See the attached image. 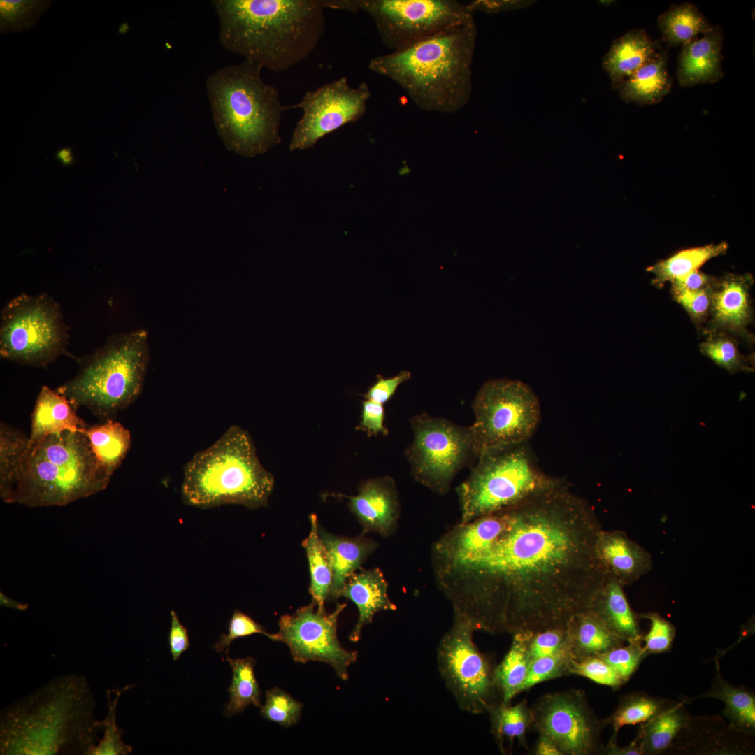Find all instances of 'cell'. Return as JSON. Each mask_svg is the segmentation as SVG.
<instances>
[{
  "mask_svg": "<svg viewBox=\"0 0 755 755\" xmlns=\"http://www.w3.org/2000/svg\"><path fill=\"white\" fill-rule=\"evenodd\" d=\"M594 508L556 478L477 519L456 565L433 570L453 613L492 635L566 626L609 577L595 550Z\"/></svg>",
  "mask_w": 755,
  "mask_h": 755,
  "instance_id": "cell-1",
  "label": "cell"
},
{
  "mask_svg": "<svg viewBox=\"0 0 755 755\" xmlns=\"http://www.w3.org/2000/svg\"><path fill=\"white\" fill-rule=\"evenodd\" d=\"M226 50L273 72L305 60L325 32L321 0H213Z\"/></svg>",
  "mask_w": 755,
  "mask_h": 755,
  "instance_id": "cell-2",
  "label": "cell"
},
{
  "mask_svg": "<svg viewBox=\"0 0 755 755\" xmlns=\"http://www.w3.org/2000/svg\"><path fill=\"white\" fill-rule=\"evenodd\" d=\"M87 680L66 675L3 710L1 754H92L101 731Z\"/></svg>",
  "mask_w": 755,
  "mask_h": 755,
  "instance_id": "cell-3",
  "label": "cell"
},
{
  "mask_svg": "<svg viewBox=\"0 0 755 755\" xmlns=\"http://www.w3.org/2000/svg\"><path fill=\"white\" fill-rule=\"evenodd\" d=\"M477 36L473 18L376 56L368 66L397 84L419 108L454 113L463 108L471 97Z\"/></svg>",
  "mask_w": 755,
  "mask_h": 755,
  "instance_id": "cell-4",
  "label": "cell"
},
{
  "mask_svg": "<svg viewBox=\"0 0 755 755\" xmlns=\"http://www.w3.org/2000/svg\"><path fill=\"white\" fill-rule=\"evenodd\" d=\"M262 69L244 59L217 69L206 81L217 134L227 150L246 157L262 154L281 141L286 106L278 89L262 79Z\"/></svg>",
  "mask_w": 755,
  "mask_h": 755,
  "instance_id": "cell-5",
  "label": "cell"
},
{
  "mask_svg": "<svg viewBox=\"0 0 755 755\" xmlns=\"http://www.w3.org/2000/svg\"><path fill=\"white\" fill-rule=\"evenodd\" d=\"M274 485L248 431L233 425L184 466L181 495L185 504L201 509L229 504L257 509L267 505Z\"/></svg>",
  "mask_w": 755,
  "mask_h": 755,
  "instance_id": "cell-6",
  "label": "cell"
},
{
  "mask_svg": "<svg viewBox=\"0 0 755 755\" xmlns=\"http://www.w3.org/2000/svg\"><path fill=\"white\" fill-rule=\"evenodd\" d=\"M110 478L85 435L64 431L29 448L14 484L2 500L28 507L64 506L104 490Z\"/></svg>",
  "mask_w": 755,
  "mask_h": 755,
  "instance_id": "cell-7",
  "label": "cell"
},
{
  "mask_svg": "<svg viewBox=\"0 0 755 755\" xmlns=\"http://www.w3.org/2000/svg\"><path fill=\"white\" fill-rule=\"evenodd\" d=\"M148 334L140 329L110 336L106 344L80 358V369L56 389L76 410L87 407L110 419L142 391L149 364Z\"/></svg>",
  "mask_w": 755,
  "mask_h": 755,
  "instance_id": "cell-8",
  "label": "cell"
},
{
  "mask_svg": "<svg viewBox=\"0 0 755 755\" xmlns=\"http://www.w3.org/2000/svg\"><path fill=\"white\" fill-rule=\"evenodd\" d=\"M476 459L456 488L461 524L512 506L556 479L540 468L527 443L491 449Z\"/></svg>",
  "mask_w": 755,
  "mask_h": 755,
  "instance_id": "cell-9",
  "label": "cell"
},
{
  "mask_svg": "<svg viewBox=\"0 0 755 755\" xmlns=\"http://www.w3.org/2000/svg\"><path fill=\"white\" fill-rule=\"evenodd\" d=\"M68 342V327L59 305L45 293L18 295L1 310V359L45 366L66 354Z\"/></svg>",
  "mask_w": 755,
  "mask_h": 755,
  "instance_id": "cell-10",
  "label": "cell"
},
{
  "mask_svg": "<svg viewBox=\"0 0 755 755\" xmlns=\"http://www.w3.org/2000/svg\"><path fill=\"white\" fill-rule=\"evenodd\" d=\"M470 426L476 456L483 452L527 443L540 421L539 400L526 384L517 380L486 382L472 403Z\"/></svg>",
  "mask_w": 755,
  "mask_h": 755,
  "instance_id": "cell-11",
  "label": "cell"
},
{
  "mask_svg": "<svg viewBox=\"0 0 755 755\" xmlns=\"http://www.w3.org/2000/svg\"><path fill=\"white\" fill-rule=\"evenodd\" d=\"M476 631L468 619L453 613L452 625L437 648L438 670L447 689L461 710L475 714L502 702L494 677L496 666L475 644Z\"/></svg>",
  "mask_w": 755,
  "mask_h": 755,
  "instance_id": "cell-12",
  "label": "cell"
},
{
  "mask_svg": "<svg viewBox=\"0 0 755 755\" xmlns=\"http://www.w3.org/2000/svg\"><path fill=\"white\" fill-rule=\"evenodd\" d=\"M413 439L405 451L413 477L433 492L446 494L457 473L477 459L468 426L426 413L410 420Z\"/></svg>",
  "mask_w": 755,
  "mask_h": 755,
  "instance_id": "cell-13",
  "label": "cell"
},
{
  "mask_svg": "<svg viewBox=\"0 0 755 755\" xmlns=\"http://www.w3.org/2000/svg\"><path fill=\"white\" fill-rule=\"evenodd\" d=\"M373 20L391 51L474 18L466 3L455 0H355Z\"/></svg>",
  "mask_w": 755,
  "mask_h": 755,
  "instance_id": "cell-14",
  "label": "cell"
},
{
  "mask_svg": "<svg viewBox=\"0 0 755 755\" xmlns=\"http://www.w3.org/2000/svg\"><path fill=\"white\" fill-rule=\"evenodd\" d=\"M533 722L540 735L550 739L563 755L602 754V730L605 726L591 708L582 690L549 693L531 707Z\"/></svg>",
  "mask_w": 755,
  "mask_h": 755,
  "instance_id": "cell-15",
  "label": "cell"
},
{
  "mask_svg": "<svg viewBox=\"0 0 755 755\" xmlns=\"http://www.w3.org/2000/svg\"><path fill=\"white\" fill-rule=\"evenodd\" d=\"M371 94L367 83L357 87L345 76L308 91L298 103L286 109H301L289 142L291 151L303 150L338 128L356 122L365 113Z\"/></svg>",
  "mask_w": 755,
  "mask_h": 755,
  "instance_id": "cell-16",
  "label": "cell"
},
{
  "mask_svg": "<svg viewBox=\"0 0 755 755\" xmlns=\"http://www.w3.org/2000/svg\"><path fill=\"white\" fill-rule=\"evenodd\" d=\"M345 607L346 603H338L333 612L327 613L312 601L292 614L281 616L278 642L288 646L294 661L326 663L339 678L347 680L349 667L357 661L358 653L344 649L338 639V619Z\"/></svg>",
  "mask_w": 755,
  "mask_h": 755,
  "instance_id": "cell-17",
  "label": "cell"
},
{
  "mask_svg": "<svg viewBox=\"0 0 755 755\" xmlns=\"http://www.w3.org/2000/svg\"><path fill=\"white\" fill-rule=\"evenodd\" d=\"M753 282L749 273H728L716 279L705 333L725 332L747 339L752 337L747 326L752 320L749 289Z\"/></svg>",
  "mask_w": 755,
  "mask_h": 755,
  "instance_id": "cell-18",
  "label": "cell"
},
{
  "mask_svg": "<svg viewBox=\"0 0 755 755\" xmlns=\"http://www.w3.org/2000/svg\"><path fill=\"white\" fill-rule=\"evenodd\" d=\"M340 496L347 498L350 511L362 527V534L374 531L388 537L395 532L400 516V501L392 478L384 476L364 480L359 486L357 495Z\"/></svg>",
  "mask_w": 755,
  "mask_h": 755,
  "instance_id": "cell-19",
  "label": "cell"
},
{
  "mask_svg": "<svg viewBox=\"0 0 755 755\" xmlns=\"http://www.w3.org/2000/svg\"><path fill=\"white\" fill-rule=\"evenodd\" d=\"M745 736L733 731L720 717H691L669 749L680 754H752L754 747Z\"/></svg>",
  "mask_w": 755,
  "mask_h": 755,
  "instance_id": "cell-20",
  "label": "cell"
},
{
  "mask_svg": "<svg viewBox=\"0 0 755 755\" xmlns=\"http://www.w3.org/2000/svg\"><path fill=\"white\" fill-rule=\"evenodd\" d=\"M595 550L608 577L624 587L633 584L652 568L651 554L620 530L602 529Z\"/></svg>",
  "mask_w": 755,
  "mask_h": 755,
  "instance_id": "cell-21",
  "label": "cell"
},
{
  "mask_svg": "<svg viewBox=\"0 0 755 755\" xmlns=\"http://www.w3.org/2000/svg\"><path fill=\"white\" fill-rule=\"evenodd\" d=\"M723 31L719 25L682 45L677 77L682 87L714 83L724 77L721 68Z\"/></svg>",
  "mask_w": 755,
  "mask_h": 755,
  "instance_id": "cell-22",
  "label": "cell"
},
{
  "mask_svg": "<svg viewBox=\"0 0 755 755\" xmlns=\"http://www.w3.org/2000/svg\"><path fill=\"white\" fill-rule=\"evenodd\" d=\"M340 597L352 601L359 611L358 620L349 635L353 642L360 640L363 628L372 622L377 612L397 609L389 598L387 582L378 568H361L352 574L340 592Z\"/></svg>",
  "mask_w": 755,
  "mask_h": 755,
  "instance_id": "cell-23",
  "label": "cell"
},
{
  "mask_svg": "<svg viewBox=\"0 0 755 755\" xmlns=\"http://www.w3.org/2000/svg\"><path fill=\"white\" fill-rule=\"evenodd\" d=\"M661 50L659 41L652 39L643 29H631L613 41L602 60L612 87L618 90L626 80Z\"/></svg>",
  "mask_w": 755,
  "mask_h": 755,
  "instance_id": "cell-24",
  "label": "cell"
},
{
  "mask_svg": "<svg viewBox=\"0 0 755 755\" xmlns=\"http://www.w3.org/2000/svg\"><path fill=\"white\" fill-rule=\"evenodd\" d=\"M76 410L65 396L43 386L31 416L29 448L52 434L64 431L83 433L88 425L77 415Z\"/></svg>",
  "mask_w": 755,
  "mask_h": 755,
  "instance_id": "cell-25",
  "label": "cell"
},
{
  "mask_svg": "<svg viewBox=\"0 0 755 755\" xmlns=\"http://www.w3.org/2000/svg\"><path fill=\"white\" fill-rule=\"evenodd\" d=\"M610 631L626 642L642 641L638 614L631 607L624 586L608 577L596 592L587 609Z\"/></svg>",
  "mask_w": 755,
  "mask_h": 755,
  "instance_id": "cell-26",
  "label": "cell"
},
{
  "mask_svg": "<svg viewBox=\"0 0 755 755\" xmlns=\"http://www.w3.org/2000/svg\"><path fill=\"white\" fill-rule=\"evenodd\" d=\"M319 535L332 570V583L328 598L337 600L348 577L361 568V565L378 547L374 540L360 535L338 536L319 526Z\"/></svg>",
  "mask_w": 755,
  "mask_h": 755,
  "instance_id": "cell-27",
  "label": "cell"
},
{
  "mask_svg": "<svg viewBox=\"0 0 755 755\" xmlns=\"http://www.w3.org/2000/svg\"><path fill=\"white\" fill-rule=\"evenodd\" d=\"M668 58L667 50L662 49L644 64L621 85L618 89L621 98L640 106L660 103L672 87Z\"/></svg>",
  "mask_w": 755,
  "mask_h": 755,
  "instance_id": "cell-28",
  "label": "cell"
},
{
  "mask_svg": "<svg viewBox=\"0 0 755 755\" xmlns=\"http://www.w3.org/2000/svg\"><path fill=\"white\" fill-rule=\"evenodd\" d=\"M716 675L709 690L692 699L711 698L724 704L723 714L729 720L733 731L747 736L755 735V695L745 686H735L725 680L715 659Z\"/></svg>",
  "mask_w": 755,
  "mask_h": 755,
  "instance_id": "cell-29",
  "label": "cell"
},
{
  "mask_svg": "<svg viewBox=\"0 0 755 755\" xmlns=\"http://www.w3.org/2000/svg\"><path fill=\"white\" fill-rule=\"evenodd\" d=\"M691 717L684 702L670 700L659 714L640 724L635 740L642 755H657L666 752L687 726Z\"/></svg>",
  "mask_w": 755,
  "mask_h": 755,
  "instance_id": "cell-30",
  "label": "cell"
},
{
  "mask_svg": "<svg viewBox=\"0 0 755 755\" xmlns=\"http://www.w3.org/2000/svg\"><path fill=\"white\" fill-rule=\"evenodd\" d=\"M567 643L573 659L580 661L626 643L588 610L573 616L567 624Z\"/></svg>",
  "mask_w": 755,
  "mask_h": 755,
  "instance_id": "cell-31",
  "label": "cell"
},
{
  "mask_svg": "<svg viewBox=\"0 0 755 755\" xmlns=\"http://www.w3.org/2000/svg\"><path fill=\"white\" fill-rule=\"evenodd\" d=\"M83 433L105 472L112 477L127 456L131 444L130 431L112 419L88 426Z\"/></svg>",
  "mask_w": 755,
  "mask_h": 755,
  "instance_id": "cell-32",
  "label": "cell"
},
{
  "mask_svg": "<svg viewBox=\"0 0 755 755\" xmlns=\"http://www.w3.org/2000/svg\"><path fill=\"white\" fill-rule=\"evenodd\" d=\"M531 634V631L512 633L509 650L495 668V681L505 704L510 703L520 693L528 675L532 662L528 649Z\"/></svg>",
  "mask_w": 755,
  "mask_h": 755,
  "instance_id": "cell-33",
  "label": "cell"
},
{
  "mask_svg": "<svg viewBox=\"0 0 755 755\" xmlns=\"http://www.w3.org/2000/svg\"><path fill=\"white\" fill-rule=\"evenodd\" d=\"M727 243L707 244L680 250L669 257L649 266L647 271L653 274L652 283L662 287L667 282L682 278L697 271L710 259L726 254Z\"/></svg>",
  "mask_w": 755,
  "mask_h": 755,
  "instance_id": "cell-34",
  "label": "cell"
},
{
  "mask_svg": "<svg viewBox=\"0 0 755 755\" xmlns=\"http://www.w3.org/2000/svg\"><path fill=\"white\" fill-rule=\"evenodd\" d=\"M657 23L667 48L683 45L713 27L691 2L672 4L659 17Z\"/></svg>",
  "mask_w": 755,
  "mask_h": 755,
  "instance_id": "cell-35",
  "label": "cell"
},
{
  "mask_svg": "<svg viewBox=\"0 0 755 755\" xmlns=\"http://www.w3.org/2000/svg\"><path fill=\"white\" fill-rule=\"evenodd\" d=\"M491 733L501 752L505 754L515 740L526 747V733L532 726L531 707L526 700L511 705L502 702L488 710Z\"/></svg>",
  "mask_w": 755,
  "mask_h": 755,
  "instance_id": "cell-36",
  "label": "cell"
},
{
  "mask_svg": "<svg viewBox=\"0 0 755 755\" xmlns=\"http://www.w3.org/2000/svg\"><path fill=\"white\" fill-rule=\"evenodd\" d=\"M310 531L301 545L308 561L310 585L309 591L319 610H324L332 583V570L319 535V523L315 514L310 515Z\"/></svg>",
  "mask_w": 755,
  "mask_h": 755,
  "instance_id": "cell-37",
  "label": "cell"
},
{
  "mask_svg": "<svg viewBox=\"0 0 755 755\" xmlns=\"http://www.w3.org/2000/svg\"><path fill=\"white\" fill-rule=\"evenodd\" d=\"M232 669V680L228 688L229 700L225 715L231 717L241 713L250 705L261 707V691L254 675L256 660L252 657L231 659L226 656Z\"/></svg>",
  "mask_w": 755,
  "mask_h": 755,
  "instance_id": "cell-38",
  "label": "cell"
},
{
  "mask_svg": "<svg viewBox=\"0 0 755 755\" xmlns=\"http://www.w3.org/2000/svg\"><path fill=\"white\" fill-rule=\"evenodd\" d=\"M29 437L1 422L0 496L3 498L14 484L29 452Z\"/></svg>",
  "mask_w": 755,
  "mask_h": 755,
  "instance_id": "cell-39",
  "label": "cell"
},
{
  "mask_svg": "<svg viewBox=\"0 0 755 755\" xmlns=\"http://www.w3.org/2000/svg\"><path fill=\"white\" fill-rule=\"evenodd\" d=\"M670 702V700L645 692H631L621 698L616 709L603 721L605 725H611L614 731L619 732L624 726L647 721L663 710Z\"/></svg>",
  "mask_w": 755,
  "mask_h": 755,
  "instance_id": "cell-40",
  "label": "cell"
},
{
  "mask_svg": "<svg viewBox=\"0 0 755 755\" xmlns=\"http://www.w3.org/2000/svg\"><path fill=\"white\" fill-rule=\"evenodd\" d=\"M707 338L700 343V352L718 366L731 373L752 371V357L740 353L735 340L725 332L706 333Z\"/></svg>",
  "mask_w": 755,
  "mask_h": 755,
  "instance_id": "cell-41",
  "label": "cell"
},
{
  "mask_svg": "<svg viewBox=\"0 0 755 755\" xmlns=\"http://www.w3.org/2000/svg\"><path fill=\"white\" fill-rule=\"evenodd\" d=\"M48 1L1 0L0 29L3 33L30 28L47 9Z\"/></svg>",
  "mask_w": 755,
  "mask_h": 755,
  "instance_id": "cell-42",
  "label": "cell"
},
{
  "mask_svg": "<svg viewBox=\"0 0 755 755\" xmlns=\"http://www.w3.org/2000/svg\"><path fill=\"white\" fill-rule=\"evenodd\" d=\"M571 658L566 642L555 652L532 661L520 693L542 682L570 675L568 664Z\"/></svg>",
  "mask_w": 755,
  "mask_h": 755,
  "instance_id": "cell-43",
  "label": "cell"
},
{
  "mask_svg": "<svg viewBox=\"0 0 755 755\" xmlns=\"http://www.w3.org/2000/svg\"><path fill=\"white\" fill-rule=\"evenodd\" d=\"M303 704L278 687L267 690L265 703L260 707L266 719L285 728L296 724L301 714Z\"/></svg>",
  "mask_w": 755,
  "mask_h": 755,
  "instance_id": "cell-44",
  "label": "cell"
},
{
  "mask_svg": "<svg viewBox=\"0 0 755 755\" xmlns=\"http://www.w3.org/2000/svg\"><path fill=\"white\" fill-rule=\"evenodd\" d=\"M626 683L648 656L642 641L626 642L598 655Z\"/></svg>",
  "mask_w": 755,
  "mask_h": 755,
  "instance_id": "cell-45",
  "label": "cell"
},
{
  "mask_svg": "<svg viewBox=\"0 0 755 755\" xmlns=\"http://www.w3.org/2000/svg\"><path fill=\"white\" fill-rule=\"evenodd\" d=\"M568 670L570 675L586 677L597 684L618 689L626 684L614 670L599 656H591L580 661L570 659Z\"/></svg>",
  "mask_w": 755,
  "mask_h": 755,
  "instance_id": "cell-46",
  "label": "cell"
},
{
  "mask_svg": "<svg viewBox=\"0 0 755 755\" xmlns=\"http://www.w3.org/2000/svg\"><path fill=\"white\" fill-rule=\"evenodd\" d=\"M638 616L639 619H647L650 622L649 631L642 638L643 647L647 655L669 651L676 633L674 625L656 612L638 614Z\"/></svg>",
  "mask_w": 755,
  "mask_h": 755,
  "instance_id": "cell-47",
  "label": "cell"
},
{
  "mask_svg": "<svg viewBox=\"0 0 755 755\" xmlns=\"http://www.w3.org/2000/svg\"><path fill=\"white\" fill-rule=\"evenodd\" d=\"M262 634L272 641H278L277 633H269L266 629L250 616L236 610L229 621L227 634H222L219 640L214 645L213 649L217 652H222L225 649L228 652L231 643L236 639L250 636L254 634Z\"/></svg>",
  "mask_w": 755,
  "mask_h": 755,
  "instance_id": "cell-48",
  "label": "cell"
},
{
  "mask_svg": "<svg viewBox=\"0 0 755 755\" xmlns=\"http://www.w3.org/2000/svg\"><path fill=\"white\" fill-rule=\"evenodd\" d=\"M122 691L119 690L113 701L108 697V713L106 719L101 722V730L103 731V736L94 747L92 754H127L132 750L130 745L122 742L121 731L115 724L116 706Z\"/></svg>",
  "mask_w": 755,
  "mask_h": 755,
  "instance_id": "cell-49",
  "label": "cell"
},
{
  "mask_svg": "<svg viewBox=\"0 0 755 755\" xmlns=\"http://www.w3.org/2000/svg\"><path fill=\"white\" fill-rule=\"evenodd\" d=\"M567 638V625L532 632L528 645L531 661L559 650L566 643Z\"/></svg>",
  "mask_w": 755,
  "mask_h": 755,
  "instance_id": "cell-50",
  "label": "cell"
},
{
  "mask_svg": "<svg viewBox=\"0 0 755 755\" xmlns=\"http://www.w3.org/2000/svg\"><path fill=\"white\" fill-rule=\"evenodd\" d=\"M712 287L698 292L672 293L673 299L684 309L697 326L701 325L708 319Z\"/></svg>",
  "mask_w": 755,
  "mask_h": 755,
  "instance_id": "cell-51",
  "label": "cell"
},
{
  "mask_svg": "<svg viewBox=\"0 0 755 755\" xmlns=\"http://www.w3.org/2000/svg\"><path fill=\"white\" fill-rule=\"evenodd\" d=\"M384 409L382 404L366 399L362 402L361 421L357 429L367 433L368 436L388 435L384 424Z\"/></svg>",
  "mask_w": 755,
  "mask_h": 755,
  "instance_id": "cell-52",
  "label": "cell"
},
{
  "mask_svg": "<svg viewBox=\"0 0 755 755\" xmlns=\"http://www.w3.org/2000/svg\"><path fill=\"white\" fill-rule=\"evenodd\" d=\"M410 378L411 373L408 371H401L396 375L387 378L378 375L376 382L368 388L364 396L383 405L393 396L398 387Z\"/></svg>",
  "mask_w": 755,
  "mask_h": 755,
  "instance_id": "cell-53",
  "label": "cell"
},
{
  "mask_svg": "<svg viewBox=\"0 0 755 755\" xmlns=\"http://www.w3.org/2000/svg\"><path fill=\"white\" fill-rule=\"evenodd\" d=\"M168 642L171 656L177 661L181 654L189 647L187 629L181 624L177 613L171 611V628L168 634Z\"/></svg>",
  "mask_w": 755,
  "mask_h": 755,
  "instance_id": "cell-54",
  "label": "cell"
},
{
  "mask_svg": "<svg viewBox=\"0 0 755 755\" xmlns=\"http://www.w3.org/2000/svg\"><path fill=\"white\" fill-rule=\"evenodd\" d=\"M716 279L714 276L697 270L670 282L671 293L705 290L711 288Z\"/></svg>",
  "mask_w": 755,
  "mask_h": 755,
  "instance_id": "cell-55",
  "label": "cell"
},
{
  "mask_svg": "<svg viewBox=\"0 0 755 755\" xmlns=\"http://www.w3.org/2000/svg\"><path fill=\"white\" fill-rule=\"evenodd\" d=\"M466 3L473 13L482 12L487 14L498 13L526 6V1L512 0H473Z\"/></svg>",
  "mask_w": 755,
  "mask_h": 755,
  "instance_id": "cell-56",
  "label": "cell"
},
{
  "mask_svg": "<svg viewBox=\"0 0 755 755\" xmlns=\"http://www.w3.org/2000/svg\"><path fill=\"white\" fill-rule=\"evenodd\" d=\"M617 732L614 731L606 745L603 746L602 754L606 755H642L641 749L634 739L629 745L620 747L617 742Z\"/></svg>",
  "mask_w": 755,
  "mask_h": 755,
  "instance_id": "cell-57",
  "label": "cell"
},
{
  "mask_svg": "<svg viewBox=\"0 0 755 755\" xmlns=\"http://www.w3.org/2000/svg\"><path fill=\"white\" fill-rule=\"evenodd\" d=\"M533 754L536 755H563L550 739L540 735L536 742Z\"/></svg>",
  "mask_w": 755,
  "mask_h": 755,
  "instance_id": "cell-58",
  "label": "cell"
},
{
  "mask_svg": "<svg viewBox=\"0 0 755 755\" xmlns=\"http://www.w3.org/2000/svg\"><path fill=\"white\" fill-rule=\"evenodd\" d=\"M55 156L57 159L64 166H71L74 161L72 150L69 147L58 150Z\"/></svg>",
  "mask_w": 755,
  "mask_h": 755,
  "instance_id": "cell-59",
  "label": "cell"
},
{
  "mask_svg": "<svg viewBox=\"0 0 755 755\" xmlns=\"http://www.w3.org/2000/svg\"><path fill=\"white\" fill-rule=\"evenodd\" d=\"M0 601L1 606H6L20 610H24L27 608V604L21 603L16 601H14L2 593H1L0 595Z\"/></svg>",
  "mask_w": 755,
  "mask_h": 755,
  "instance_id": "cell-60",
  "label": "cell"
}]
</instances>
